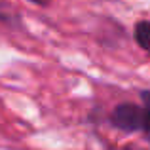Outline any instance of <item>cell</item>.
Here are the masks:
<instances>
[{
  "label": "cell",
  "mask_w": 150,
  "mask_h": 150,
  "mask_svg": "<svg viewBox=\"0 0 150 150\" xmlns=\"http://www.w3.org/2000/svg\"><path fill=\"white\" fill-rule=\"evenodd\" d=\"M108 124L122 133H139L144 129V118L141 105L135 103H120L108 114Z\"/></svg>",
  "instance_id": "1"
},
{
  "label": "cell",
  "mask_w": 150,
  "mask_h": 150,
  "mask_svg": "<svg viewBox=\"0 0 150 150\" xmlns=\"http://www.w3.org/2000/svg\"><path fill=\"white\" fill-rule=\"evenodd\" d=\"M133 36H135L137 46L150 57V19H141L135 23Z\"/></svg>",
  "instance_id": "2"
},
{
  "label": "cell",
  "mask_w": 150,
  "mask_h": 150,
  "mask_svg": "<svg viewBox=\"0 0 150 150\" xmlns=\"http://www.w3.org/2000/svg\"><path fill=\"white\" fill-rule=\"evenodd\" d=\"M0 23H6L11 27V25H21V19H19V13L15 10L0 2Z\"/></svg>",
  "instance_id": "3"
},
{
  "label": "cell",
  "mask_w": 150,
  "mask_h": 150,
  "mask_svg": "<svg viewBox=\"0 0 150 150\" xmlns=\"http://www.w3.org/2000/svg\"><path fill=\"white\" fill-rule=\"evenodd\" d=\"M141 108H143V118H144V129L143 133H150V89L141 91Z\"/></svg>",
  "instance_id": "4"
},
{
  "label": "cell",
  "mask_w": 150,
  "mask_h": 150,
  "mask_svg": "<svg viewBox=\"0 0 150 150\" xmlns=\"http://www.w3.org/2000/svg\"><path fill=\"white\" fill-rule=\"evenodd\" d=\"M108 150H146V148H141L137 144H122V146H114V148H108Z\"/></svg>",
  "instance_id": "5"
},
{
  "label": "cell",
  "mask_w": 150,
  "mask_h": 150,
  "mask_svg": "<svg viewBox=\"0 0 150 150\" xmlns=\"http://www.w3.org/2000/svg\"><path fill=\"white\" fill-rule=\"evenodd\" d=\"M30 4H34V6H48L51 0H29Z\"/></svg>",
  "instance_id": "6"
},
{
  "label": "cell",
  "mask_w": 150,
  "mask_h": 150,
  "mask_svg": "<svg viewBox=\"0 0 150 150\" xmlns=\"http://www.w3.org/2000/svg\"><path fill=\"white\" fill-rule=\"evenodd\" d=\"M146 141H148V144H150V133H146Z\"/></svg>",
  "instance_id": "7"
}]
</instances>
